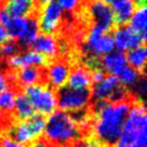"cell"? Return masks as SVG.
Wrapping results in <instances>:
<instances>
[{"label":"cell","mask_w":147,"mask_h":147,"mask_svg":"<svg viewBox=\"0 0 147 147\" xmlns=\"http://www.w3.org/2000/svg\"><path fill=\"white\" fill-rule=\"evenodd\" d=\"M91 98L96 101H123L127 100V89L116 76L104 75L102 80L94 83Z\"/></svg>","instance_id":"obj_6"},{"label":"cell","mask_w":147,"mask_h":147,"mask_svg":"<svg viewBox=\"0 0 147 147\" xmlns=\"http://www.w3.org/2000/svg\"><path fill=\"white\" fill-rule=\"evenodd\" d=\"M18 46L16 42L7 41L0 46V55L4 58H10L18 54Z\"/></svg>","instance_id":"obj_27"},{"label":"cell","mask_w":147,"mask_h":147,"mask_svg":"<svg viewBox=\"0 0 147 147\" xmlns=\"http://www.w3.org/2000/svg\"><path fill=\"white\" fill-rule=\"evenodd\" d=\"M115 17V23L123 26L129 22L135 10L134 0H115L110 5Z\"/></svg>","instance_id":"obj_17"},{"label":"cell","mask_w":147,"mask_h":147,"mask_svg":"<svg viewBox=\"0 0 147 147\" xmlns=\"http://www.w3.org/2000/svg\"><path fill=\"white\" fill-rule=\"evenodd\" d=\"M114 46L118 49V52H128L130 49L138 47L140 45H144L145 39L134 32L129 26H119L113 33Z\"/></svg>","instance_id":"obj_11"},{"label":"cell","mask_w":147,"mask_h":147,"mask_svg":"<svg viewBox=\"0 0 147 147\" xmlns=\"http://www.w3.org/2000/svg\"><path fill=\"white\" fill-rule=\"evenodd\" d=\"M49 63V58L37 53L34 51H26L23 53H18L12 57L8 58V65L12 69L20 70L26 67H45Z\"/></svg>","instance_id":"obj_13"},{"label":"cell","mask_w":147,"mask_h":147,"mask_svg":"<svg viewBox=\"0 0 147 147\" xmlns=\"http://www.w3.org/2000/svg\"><path fill=\"white\" fill-rule=\"evenodd\" d=\"M14 78H16L20 85L28 87L40 84L43 81V72L41 68L38 67H26L18 70Z\"/></svg>","instance_id":"obj_20"},{"label":"cell","mask_w":147,"mask_h":147,"mask_svg":"<svg viewBox=\"0 0 147 147\" xmlns=\"http://www.w3.org/2000/svg\"><path fill=\"white\" fill-rule=\"evenodd\" d=\"M91 100V91L87 89H75L69 86H63L58 89L57 105L65 112H81L85 111Z\"/></svg>","instance_id":"obj_7"},{"label":"cell","mask_w":147,"mask_h":147,"mask_svg":"<svg viewBox=\"0 0 147 147\" xmlns=\"http://www.w3.org/2000/svg\"><path fill=\"white\" fill-rule=\"evenodd\" d=\"M25 96L28 98L36 113L41 116L51 115L57 106V94L52 87L45 84H36L25 89Z\"/></svg>","instance_id":"obj_4"},{"label":"cell","mask_w":147,"mask_h":147,"mask_svg":"<svg viewBox=\"0 0 147 147\" xmlns=\"http://www.w3.org/2000/svg\"><path fill=\"white\" fill-rule=\"evenodd\" d=\"M45 140L54 146H65L78 141L82 129L73 116L65 111H55L45 121Z\"/></svg>","instance_id":"obj_2"},{"label":"cell","mask_w":147,"mask_h":147,"mask_svg":"<svg viewBox=\"0 0 147 147\" xmlns=\"http://www.w3.org/2000/svg\"><path fill=\"white\" fill-rule=\"evenodd\" d=\"M57 3L62 9V11L71 12L78 7L80 0H57Z\"/></svg>","instance_id":"obj_29"},{"label":"cell","mask_w":147,"mask_h":147,"mask_svg":"<svg viewBox=\"0 0 147 147\" xmlns=\"http://www.w3.org/2000/svg\"><path fill=\"white\" fill-rule=\"evenodd\" d=\"M0 25L5 29L11 39L20 40L29 25L28 17H15L9 15L3 8L0 9Z\"/></svg>","instance_id":"obj_12"},{"label":"cell","mask_w":147,"mask_h":147,"mask_svg":"<svg viewBox=\"0 0 147 147\" xmlns=\"http://www.w3.org/2000/svg\"><path fill=\"white\" fill-rule=\"evenodd\" d=\"M16 99V92L13 89H8L0 94V111L4 113H10L14 110Z\"/></svg>","instance_id":"obj_26"},{"label":"cell","mask_w":147,"mask_h":147,"mask_svg":"<svg viewBox=\"0 0 147 147\" xmlns=\"http://www.w3.org/2000/svg\"><path fill=\"white\" fill-rule=\"evenodd\" d=\"M62 147H80V146L78 145H71L70 144V145H65V146H62Z\"/></svg>","instance_id":"obj_35"},{"label":"cell","mask_w":147,"mask_h":147,"mask_svg":"<svg viewBox=\"0 0 147 147\" xmlns=\"http://www.w3.org/2000/svg\"><path fill=\"white\" fill-rule=\"evenodd\" d=\"M147 51L145 45H140L138 47L128 51L126 55L127 63L130 65L132 69L138 71L139 73L143 74L145 65H146Z\"/></svg>","instance_id":"obj_21"},{"label":"cell","mask_w":147,"mask_h":147,"mask_svg":"<svg viewBox=\"0 0 147 147\" xmlns=\"http://www.w3.org/2000/svg\"><path fill=\"white\" fill-rule=\"evenodd\" d=\"M85 52L92 57L98 58L113 52L115 49L113 37L107 31L97 26H92L87 33L85 41Z\"/></svg>","instance_id":"obj_8"},{"label":"cell","mask_w":147,"mask_h":147,"mask_svg":"<svg viewBox=\"0 0 147 147\" xmlns=\"http://www.w3.org/2000/svg\"><path fill=\"white\" fill-rule=\"evenodd\" d=\"M14 111H15V117L18 119V121L31 118L37 114L28 98L25 96V94H16Z\"/></svg>","instance_id":"obj_23"},{"label":"cell","mask_w":147,"mask_h":147,"mask_svg":"<svg viewBox=\"0 0 147 147\" xmlns=\"http://www.w3.org/2000/svg\"><path fill=\"white\" fill-rule=\"evenodd\" d=\"M30 147H55L51 143H49L46 140H37L36 142H33Z\"/></svg>","instance_id":"obj_33"},{"label":"cell","mask_w":147,"mask_h":147,"mask_svg":"<svg viewBox=\"0 0 147 147\" xmlns=\"http://www.w3.org/2000/svg\"><path fill=\"white\" fill-rule=\"evenodd\" d=\"M13 80H14V76L10 75V73L0 72V94L10 89Z\"/></svg>","instance_id":"obj_28"},{"label":"cell","mask_w":147,"mask_h":147,"mask_svg":"<svg viewBox=\"0 0 147 147\" xmlns=\"http://www.w3.org/2000/svg\"><path fill=\"white\" fill-rule=\"evenodd\" d=\"M99 65L102 71H105L110 75L117 78L120 72L128 65V63L125 54L118 51L117 52L113 51L101 58V60L99 61Z\"/></svg>","instance_id":"obj_14"},{"label":"cell","mask_w":147,"mask_h":147,"mask_svg":"<svg viewBox=\"0 0 147 147\" xmlns=\"http://www.w3.org/2000/svg\"><path fill=\"white\" fill-rule=\"evenodd\" d=\"M89 15L94 22V26L100 27L104 31H110L114 27L115 17L110 5L102 0H92L88 7Z\"/></svg>","instance_id":"obj_10"},{"label":"cell","mask_w":147,"mask_h":147,"mask_svg":"<svg viewBox=\"0 0 147 147\" xmlns=\"http://www.w3.org/2000/svg\"><path fill=\"white\" fill-rule=\"evenodd\" d=\"M80 147H109L102 142H100L96 138H86L82 143L78 145Z\"/></svg>","instance_id":"obj_31"},{"label":"cell","mask_w":147,"mask_h":147,"mask_svg":"<svg viewBox=\"0 0 147 147\" xmlns=\"http://www.w3.org/2000/svg\"><path fill=\"white\" fill-rule=\"evenodd\" d=\"M141 73H139L138 71H135L134 69H132L130 65H128L125 68V69L120 72L117 78H118L120 83L123 84L125 87L128 86V87H133V86L138 83L140 78H141Z\"/></svg>","instance_id":"obj_25"},{"label":"cell","mask_w":147,"mask_h":147,"mask_svg":"<svg viewBox=\"0 0 147 147\" xmlns=\"http://www.w3.org/2000/svg\"><path fill=\"white\" fill-rule=\"evenodd\" d=\"M31 46L34 52L49 59L55 57L58 54V43L52 34H39Z\"/></svg>","instance_id":"obj_16"},{"label":"cell","mask_w":147,"mask_h":147,"mask_svg":"<svg viewBox=\"0 0 147 147\" xmlns=\"http://www.w3.org/2000/svg\"><path fill=\"white\" fill-rule=\"evenodd\" d=\"M39 25H38V20L36 17H29V25L27 30L25 31L24 36L18 40V45L23 47H29L31 46L34 40L39 36Z\"/></svg>","instance_id":"obj_24"},{"label":"cell","mask_w":147,"mask_h":147,"mask_svg":"<svg viewBox=\"0 0 147 147\" xmlns=\"http://www.w3.org/2000/svg\"><path fill=\"white\" fill-rule=\"evenodd\" d=\"M0 147H26L24 144H21L11 139L10 136L7 138H2L0 140Z\"/></svg>","instance_id":"obj_32"},{"label":"cell","mask_w":147,"mask_h":147,"mask_svg":"<svg viewBox=\"0 0 147 147\" xmlns=\"http://www.w3.org/2000/svg\"><path fill=\"white\" fill-rule=\"evenodd\" d=\"M3 9L11 16H32V13L34 11V1L33 0H8Z\"/></svg>","instance_id":"obj_19"},{"label":"cell","mask_w":147,"mask_h":147,"mask_svg":"<svg viewBox=\"0 0 147 147\" xmlns=\"http://www.w3.org/2000/svg\"><path fill=\"white\" fill-rule=\"evenodd\" d=\"M133 89L135 91V94L139 97V100L145 96V94H146L147 91V84L144 76H141V78L138 81V83L133 86Z\"/></svg>","instance_id":"obj_30"},{"label":"cell","mask_w":147,"mask_h":147,"mask_svg":"<svg viewBox=\"0 0 147 147\" xmlns=\"http://www.w3.org/2000/svg\"><path fill=\"white\" fill-rule=\"evenodd\" d=\"M62 16H63V11L59 7L57 1L52 0L49 2H45L43 3L38 20L39 29L44 34H53L57 31V29L61 24Z\"/></svg>","instance_id":"obj_9"},{"label":"cell","mask_w":147,"mask_h":147,"mask_svg":"<svg viewBox=\"0 0 147 147\" xmlns=\"http://www.w3.org/2000/svg\"><path fill=\"white\" fill-rule=\"evenodd\" d=\"M70 67L65 61H56L52 63L46 71V80L52 88H61L67 85L70 74Z\"/></svg>","instance_id":"obj_15"},{"label":"cell","mask_w":147,"mask_h":147,"mask_svg":"<svg viewBox=\"0 0 147 147\" xmlns=\"http://www.w3.org/2000/svg\"><path fill=\"white\" fill-rule=\"evenodd\" d=\"M146 109L143 101L138 100L131 105L121 135L115 144V147H146Z\"/></svg>","instance_id":"obj_3"},{"label":"cell","mask_w":147,"mask_h":147,"mask_svg":"<svg viewBox=\"0 0 147 147\" xmlns=\"http://www.w3.org/2000/svg\"><path fill=\"white\" fill-rule=\"evenodd\" d=\"M92 84L91 72L86 68L76 67L70 71L69 78L67 81V86L75 89H87Z\"/></svg>","instance_id":"obj_18"},{"label":"cell","mask_w":147,"mask_h":147,"mask_svg":"<svg viewBox=\"0 0 147 147\" xmlns=\"http://www.w3.org/2000/svg\"><path fill=\"white\" fill-rule=\"evenodd\" d=\"M44 116L36 114L26 120H20L10 129V138L21 144H29L36 142L44 133Z\"/></svg>","instance_id":"obj_5"},{"label":"cell","mask_w":147,"mask_h":147,"mask_svg":"<svg viewBox=\"0 0 147 147\" xmlns=\"http://www.w3.org/2000/svg\"><path fill=\"white\" fill-rule=\"evenodd\" d=\"M129 27L139 36L146 40L147 28V12L146 5H139L135 8L134 12L129 20Z\"/></svg>","instance_id":"obj_22"},{"label":"cell","mask_w":147,"mask_h":147,"mask_svg":"<svg viewBox=\"0 0 147 147\" xmlns=\"http://www.w3.org/2000/svg\"><path fill=\"white\" fill-rule=\"evenodd\" d=\"M131 109L128 100L107 102L97 101L94 107V133L96 139L113 146L121 135L127 116Z\"/></svg>","instance_id":"obj_1"},{"label":"cell","mask_w":147,"mask_h":147,"mask_svg":"<svg viewBox=\"0 0 147 147\" xmlns=\"http://www.w3.org/2000/svg\"><path fill=\"white\" fill-rule=\"evenodd\" d=\"M8 39H9V36L8 33H7V31H5V29L0 25V46L8 41Z\"/></svg>","instance_id":"obj_34"}]
</instances>
